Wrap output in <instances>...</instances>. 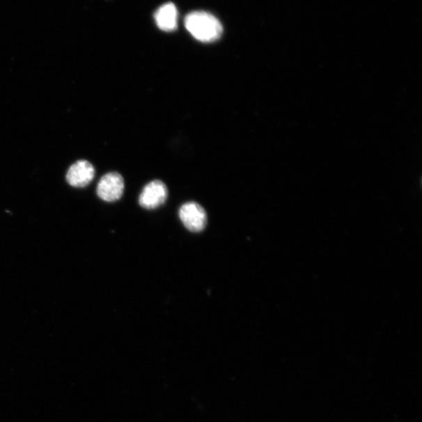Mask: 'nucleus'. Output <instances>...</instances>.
I'll use <instances>...</instances> for the list:
<instances>
[{
  "mask_svg": "<svg viewBox=\"0 0 422 422\" xmlns=\"http://www.w3.org/2000/svg\"><path fill=\"white\" fill-rule=\"evenodd\" d=\"M185 25L196 40L203 42L219 40L223 31L220 22L207 12L190 13L185 19Z\"/></svg>",
  "mask_w": 422,
  "mask_h": 422,
  "instance_id": "nucleus-1",
  "label": "nucleus"
},
{
  "mask_svg": "<svg viewBox=\"0 0 422 422\" xmlns=\"http://www.w3.org/2000/svg\"><path fill=\"white\" fill-rule=\"evenodd\" d=\"M179 217L183 225L189 231L200 233L205 228L208 223V215L200 204L190 202L185 203L179 210Z\"/></svg>",
  "mask_w": 422,
  "mask_h": 422,
  "instance_id": "nucleus-2",
  "label": "nucleus"
},
{
  "mask_svg": "<svg viewBox=\"0 0 422 422\" xmlns=\"http://www.w3.org/2000/svg\"><path fill=\"white\" fill-rule=\"evenodd\" d=\"M125 189L124 179L117 172H111L100 179L97 185V195L107 202H114L123 196Z\"/></svg>",
  "mask_w": 422,
  "mask_h": 422,
  "instance_id": "nucleus-3",
  "label": "nucleus"
},
{
  "mask_svg": "<svg viewBox=\"0 0 422 422\" xmlns=\"http://www.w3.org/2000/svg\"><path fill=\"white\" fill-rule=\"evenodd\" d=\"M168 189L161 181L147 184L139 196L140 206L148 210L156 209L167 200Z\"/></svg>",
  "mask_w": 422,
  "mask_h": 422,
  "instance_id": "nucleus-4",
  "label": "nucleus"
},
{
  "mask_svg": "<svg viewBox=\"0 0 422 422\" xmlns=\"http://www.w3.org/2000/svg\"><path fill=\"white\" fill-rule=\"evenodd\" d=\"M95 176V169L87 161H79L70 166L67 174V181L74 187L82 188L91 183Z\"/></svg>",
  "mask_w": 422,
  "mask_h": 422,
  "instance_id": "nucleus-5",
  "label": "nucleus"
},
{
  "mask_svg": "<svg viewBox=\"0 0 422 422\" xmlns=\"http://www.w3.org/2000/svg\"><path fill=\"white\" fill-rule=\"evenodd\" d=\"M155 21L159 29L164 31L175 30L178 22L176 6L171 3L161 6L156 12Z\"/></svg>",
  "mask_w": 422,
  "mask_h": 422,
  "instance_id": "nucleus-6",
  "label": "nucleus"
}]
</instances>
